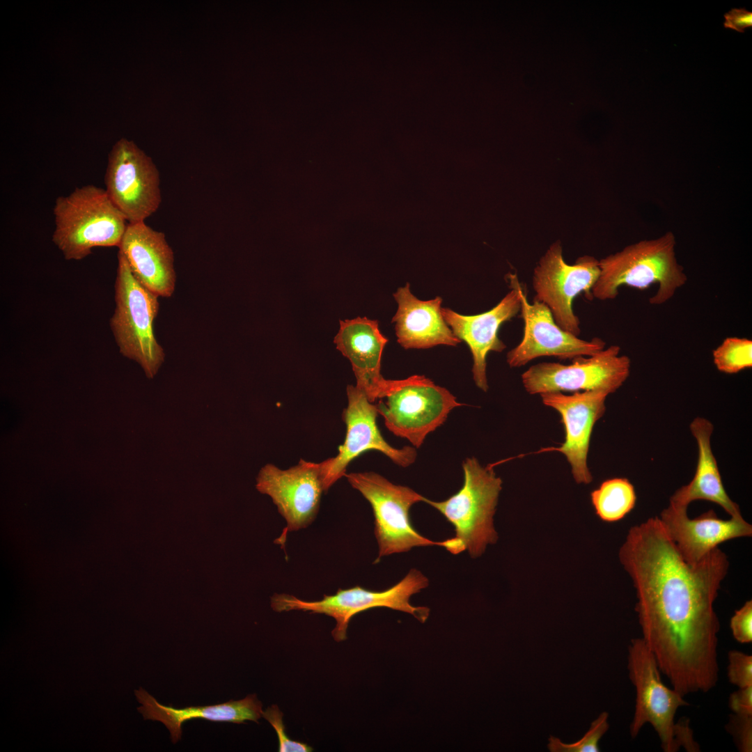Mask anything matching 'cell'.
I'll return each mask as SVG.
<instances>
[{"mask_svg": "<svg viewBox=\"0 0 752 752\" xmlns=\"http://www.w3.org/2000/svg\"><path fill=\"white\" fill-rule=\"evenodd\" d=\"M619 558L636 589L642 639L660 671L684 697L711 690L719 679L714 603L728 571L727 555L716 547L687 563L655 517L629 529Z\"/></svg>", "mask_w": 752, "mask_h": 752, "instance_id": "cell-1", "label": "cell"}, {"mask_svg": "<svg viewBox=\"0 0 752 752\" xmlns=\"http://www.w3.org/2000/svg\"><path fill=\"white\" fill-rule=\"evenodd\" d=\"M676 240L672 231L629 244L621 251L599 260L600 276L591 290L593 298L601 301L617 297L619 288L627 285L645 290L657 283L652 305L670 300L687 281L684 269L675 254Z\"/></svg>", "mask_w": 752, "mask_h": 752, "instance_id": "cell-2", "label": "cell"}, {"mask_svg": "<svg viewBox=\"0 0 752 752\" xmlns=\"http://www.w3.org/2000/svg\"><path fill=\"white\" fill-rule=\"evenodd\" d=\"M52 242L67 260H80L95 247H118L128 222L104 189L77 187L56 198Z\"/></svg>", "mask_w": 752, "mask_h": 752, "instance_id": "cell-3", "label": "cell"}, {"mask_svg": "<svg viewBox=\"0 0 752 752\" xmlns=\"http://www.w3.org/2000/svg\"><path fill=\"white\" fill-rule=\"evenodd\" d=\"M628 649L629 678L636 696L630 725L632 737L635 738L642 727L650 723L664 752H675L681 747L689 752L699 751L689 720L682 718L675 722L677 710L689 703L678 691L663 683L657 661L642 638L632 639Z\"/></svg>", "mask_w": 752, "mask_h": 752, "instance_id": "cell-4", "label": "cell"}, {"mask_svg": "<svg viewBox=\"0 0 752 752\" xmlns=\"http://www.w3.org/2000/svg\"><path fill=\"white\" fill-rule=\"evenodd\" d=\"M462 468L464 484L457 493L444 501L426 498L424 502L453 525L455 535L451 538L453 546L451 553L457 554L467 550L472 558H476L498 538L493 517L502 480L492 464L483 467L474 457L466 458Z\"/></svg>", "mask_w": 752, "mask_h": 752, "instance_id": "cell-5", "label": "cell"}, {"mask_svg": "<svg viewBox=\"0 0 752 752\" xmlns=\"http://www.w3.org/2000/svg\"><path fill=\"white\" fill-rule=\"evenodd\" d=\"M114 300L116 307L109 325L119 352L123 357L137 362L146 377L152 379L165 358L153 327L159 308L158 296L135 279L120 252Z\"/></svg>", "mask_w": 752, "mask_h": 752, "instance_id": "cell-6", "label": "cell"}, {"mask_svg": "<svg viewBox=\"0 0 752 752\" xmlns=\"http://www.w3.org/2000/svg\"><path fill=\"white\" fill-rule=\"evenodd\" d=\"M428 579L420 571L412 569L398 583L382 591H373L359 586L338 589L334 595H324L318 601H304L288 594H274L271 606L277 612L290 611H309L329 616L336 620L331 632L334 639L343 641L347 638V629L352 617L360 612L375 607H387L412 615L421 622H425L430 609L414 606L409 602L413 595L428 586Z\"/></svg>", "mask_w": 752, "mask_h": 752, "instance_id": "cell-7", "label": "cell"}, {"mask_svg": "<svg viewBox=\"0 0 752 752\" xmlns=\"http://www.w3.org/2000/svg\"><path fill=\"white\" fill-rule=\"evenodd\" d=\"M383 398L386 400L380 399L376 406L386 428L416 448L446 421L454 408L464 405L446 389L417 375L389 380Z\"/></svg>", "mask_w": 752, "mask_h": 752, "instance_id": "cell-8", "label": "cell"}, {"mask_svg": "<svg viewBox=\"0 0 752 752\" xmlns=\"http://www.w3.org/2000/svg\"><path fill=\"white\" fill-rule=\"evenodd\" d=\"M345 476L371 505L379 547L377 560L415 547L438 545L446 549L448 540H430L421 535L410 522L409 509L414 503L424 502L425 497L375 472L350 473Z\"/></svg>", "mask_w": 752, "mask_h": 752, "instance_id": "cell-9", "label": "cell"}, {"mask_svg": "<svg viewBox=\"0 0 752 752\" xmlns=\"http://www.w3.org/2000/svg\"><path fill=\"white\" fill-rule=\"evenodd\" d=\"M620 347L613 345L588 357L574 358L569 365L535 364L522 375L523 386L531 395L579 391H600L609 395L624 384L630 373V359L620 355Z\"/></svg>", "mask_w": 752, "mask_h": 752, "instance_id": "cell-10", "label": "cell"}, {"mask_svg": "<svg viewBox=\"0 0 752 752\" xmlns=\"http://www.w3.org/2000/svg\"><path fill=\"white\" fill-rule=\"evenodd\" d=\"M600 273L599 260L592 256H581L574 264H567L558 240L549 246L534 268L533 299L548 307L561 328L579 336L580 320L574 313L572 301L581 292L593 299L591 290Z\"/></svg>", "mask_w": 752, "mask_h": 752, "instance_id": "cell-11", "label": "cell"}, {"mask_svg": "<svg viewBox=\"0 0 752 752\" xmlns=\"http://www.w3.org/2000/svg\"><path fill=\"white\" fill-rule=\"evenodd\" d=\"M104 189L128 223L144 221L159 208V173L155 164L132 141L122 138L108 155Z\"/></svg>", "mask_w": 752, "mask_h": 752, "instance_id": "cell-12", "label": "cell"}, {"mask_svg": "<svg viewBox=\"0 0 752 752\" xmlns=\"http://www.w3.org/2000/svg\"><path fill=\"white\" fill-rule=\"evenodd\" d=\"M256 487L271 497L285 519L287 526L280 538H283L288 532L304 528L315 519L326 492L322 463L300 460L288 469L267 464L258 473Z\"/></svg>", "mask_w": 752, "mask_h": 752, "instance_id": "cell-13", "label": "cell"}, {"mask_svg": "<svg viewBox=\"0 0 752 752\" xmlns=\"http://www.w3.org/2000/svg\"><path fill=\"white\" fill-rule=\"evenodd\" d=\"M347 406L343 412L346 425L344 443L338 454L322 462L326 492L346 474L347 465L362 453L375 450L382 453L395 464L407 467L414 462L417 453L412 446L395 448L382 437L377 425L378 411L363 391L356 386L347 387Z\"/></svg>", "mask_w": 752, "mask_h": 752, "instance_id": "cell-14", "label": "cell"}, {"mask_svg": "<svg viewBox=\"0 0 752 752\" xmlns=\"http://www.w3.org/2000/svg\"><path fill=\"white\" fill-rule=\"evenodd\" d=\"M521 318L524 332L521 342L507 353L510 368H519L542 357L560 359L592 356L605 348V342L599 338L590 340L563 329L555 322L548 307L533 299L530 304L527 294L520 288Z\"/></svg>", "mask_w": 752, "mask_h": 752, "instance_id": "cell-15", "label": "cell"}, {"mask_svg": "<svg viewBox=\"0 0 752 752\" xmlns=\"http://www.w3.org/2000/svg\"><path fill=\"white\" fill-rule=\"evenodd\" d=\"M609 395L600 391L548 392L540 395L542 403L555 409L561 417L565 428V441L558 448H547L564 455L571 467L574 480L589 484L593 476L588 466L590 441L596 422L605 413V401Z\"/></svg>", "mask_w": 752, "mask_h": 752, "instance_id": "cell-16", "label": "cell"}, {"mask_svg": "<svg viewBox=\"0 0 752 752\" xmlns=\"http://www.w3.org/2000/svg\"><path fill=\"white\" fill-rule=\"evenodd\" d=\"M511 290L492 309L473 315L459 314L448 308H442L443 317L453 334L469 346L473 358L472 373L476 385L486 392L487 356L490 352H502L506 345L498 336V331L505 322L515 317L521 310L519 283L516 274H509Z\"/></svg>", "mask_w": 752, "mask_h": 752, "instance_id": "cell-17", "label": "cell"}, {"mask_svg": "<svg viewBox=\"0 0 752 752\" xmlns=\"http://www.w3.org/2000/svg\"><path fill=\"white\" fill-rule=\"evenodd\" d=\"M659 518L680 554L689 564L698 563L722 542L752 535V526L743 517L724 520L713 510L690 519L687 508L669 503Z\"/></svg>", "mask_w": 752, "mask_h": 752, "instance_id": "cell-18", "label": "cell"}, {"mask_svg": "<svg viewBox=\"0 0 752 752\" xmlns=\"http://www.w3.org/2000/svg\"><path fill=\"white\" fill-rule=\"evenodd\" d=\"M118 252L143 287L158 297L172 295L176 281L173 253L164 233L145 221L128 223Z\"/></svg>", "mask_w": 752, "mask_h": 752, "instance_id": "cell-19", "label": "cell"}, {"mask_svg": "<svg viewBox=\"0 0 752 752\" xmlns=\"http://www.w3.org/2000/svg\"><path fill=\"white\" fill-rule=\"evenodd\" d=\"M334 342L350 360L356 386L373 403L383 398L389 380L380 373L381 359L388 339L381 333L378 322L366 317L340 320Z\"/></svg>", "mask_w": 752, "mask_h": 752, "instance_id": "cell-20", "label": "cell"}, {"mask_svg": "<svg viewBox=\"0 0 752 752\" xmlns=\"http://www.w3.org/2000/svg\"><path fill=\"white\" fill-rule=\"evenodd\" d=\"M398 307L392 319L398 343L405 349H426L439 345L456 346L453 334L441 313L442 299L423 301L410 291L409 284L393 294Z\"/></svg>", "mask_w": 752, "mask_h": 752, "instance_id": "cell-21", "label": "cell"}, {"mask_svg": "<svg viewBox=\"0 0 752 752\" xmlns=\"http://www.w3.org/2000/svg\"><path fill=\"white\" fill-rule=\"evenodd\" d=\"M134 693L137 700L141 704L137 710L143 714V719L163 723L169 730L173 744L181 738L182 726L188 720L203 719L216 722L244 723L245 721H252L258 723L263 713L262 703L256 694H249L239 700H230L214 705L178 709L159 703L141 687L136 689Z\"/></svg>", "mask_w": 752, "mask_h": 752, "instance_id": "cell-22", "label": "cell"}, {"mask_svg": "<svg viewBox=\"0 0 752 752\" xmlns=\"http://www.w3.org/2000/svg\"><path fill=\"white\" fill-rule=\"evenodd\" d=\"M712 423L707 418L697 417L690 424V430L698 446V462L693 479L671 496L670 503L688 508L692 501L706 500L720 506L730 517H742L739 506L728 495L711 446Z\"/></svg>", "mask_w": 752, "mask_h": 752, "instance_id": "cell-23", "label": "cell"}, {"mask_svg": "<svg viewBox=\"0 0 752 752\" xmlns=\"http://www.w3.org/2000/svg\"><path fill=\"white\" fill-rule=\"evenodd\" d=\"M590 499L596 515L602 521L614 522L634 508L636 496L627 478H615L604 481L590 493Z\"/></svg>", "mask_w": 752, "mask_h": 752, "instance_id": "cell-24", "label": "cell"}, {"mask_svg": "<svg viewBox=\"0 0 752 752\" xmlns=\"http://www.w3.org/2000/svg\"><path fill=\"white\" fill-rule=\"evenodd\" d=\"M714 363L720 372L735 374L752 367V340L727 337L712 352Z\"/></svg>", "mask_w": 752, "mask_h": 752, "instance_id": "cell-25", "label": "cell"}, {"mask_svg": "<svg viewBox=\"0 0 752 752\" xmlns=\"http://www.w3.org/2000/svg\"><path fill=\"white\" fill-rule=\"evenodd\" d=\"M609 714L602 712L590 724L584 735L573 743H564L558 737L550 736L547 748L551 752H599V742L609 730Z\"/></svg>", "mask_w": 752, "mask_h": 752, "instance_id": "cell-26", "label": "cell"}, {"mask_svg": "<svg viewBox=\"0 0 752 752\" xmlns=\"http://www.w3.org/2000/svg\"><path fill=\"white\" fill-rule=\"evenodd\" d=\"M262 716L267 720L276 730L279 739V752H311L313 751L312 747L308 744L292 740L286 735L283 721V713L277 705H273L265 711H263Z\"/></svg>", "mask_w": 752, "mask_h": 752, "instance_id": "cell-27", "label": "cell"}, {"mask_svg": "<svg viewBox=\"0 0 752 752\" xmlns=\"http://www.w3.org/2000/svg\"><path fill=\"white\" fill-rule=\"evenodd\" d=\"M728 658L730 682L738 688L752 686V656L740 651L730 650Z\"/></svg>", "mask_w": 752, "mask_h": 752, "instance_id": "cell-28", "label": "cell"}, {"mask_svg": "<svg viewBox=\"0 0 752 752\" xmlns=\"http://www.w3.org/2000/svg\"><path fill=\"white\" fill-rule=\"evenodd\" d=\"M742 752L752 751V715L733 714L726 726Z\"/></svg>", "mask_w": 752, "mask_h": 752, "instance_id": "cell-29", "label": "cell"}, {"mask_svg": "<svg viewBox=\"0 0 752 752\" xmlns=\"http://www.w3.org/2000/svg\"><path fill=\"white\" fill-rule=\"evenodd\" d=\"M734 639L740 643L752 641V601L749 600L735 611L730 622Z\"/></svg>", "mask_w": 752, "mask_h": 752, "instance_id": "cell-30", "label": "cell"}, {"mask_svg": "<svg viewBox=\"0 0 752 752\" xmlns=\"http://www.w3.org/2000/svg\"><path fill=\"white\" fill-rule=\"evenodd\" d=\"M728 704L735 714L752 715V686L739 688L732 693Z\"/></svg>", "mask_w": 752, "mask_h": 752, "instance_id": "cell-31", "label": "cell"}, {"mask_svg": "<svg viewBox=\"0 0 752 752\" xmlns=\"http://www.w3.org/2000/svg\"><path fill=\"white\" fill-rule=\"evenodd\" d=\"M725 28L743 33L752 26V13L745 8H733L724 14Z\"/></svg>", "mask_w": 752, "mask_h": 752, "instance_id": "cell-32", "label": "cell"}]
</instances>
